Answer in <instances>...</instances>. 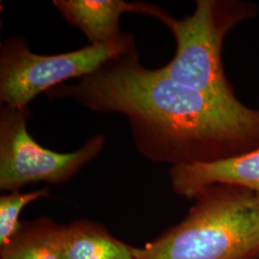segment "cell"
<instances>
[{"label":"cell","instance_id":"cell-7","mask_svg":"<svg viewBox=\"0 0 259 259\" xmlns=\"http://www.w3.org/2000/svg\"><path fill=\"white\" fill-rule=\"evenodd\" d=\"M64 19L78 28L91 46L118 47L125 33L120 18L129 13L130 3L122 0H54Z\"/></svg>","mask_w":259,"mask_h":259},{"label":"cell","instance_id":"cell-4","mask_svg":"<svg viewBox=\"0 0 259 259\" xmlns=\"http://www.w3.org/2000/svg\"><path fill=\"white\" fill-rule=\"evenodd\" d=\"M30 107H0V189L19 191L37 183L65 184L102 152L106 137L95 135L79 150L58 153L39 145L28 133Z\"/></svg>","mask_w":259,"mask_h":259},{"label":"cell","instance_id":"cell-9","mask_svg":"<svg viewBox=\"0 0 259 259\" xmlns=\"http://www.w3.org/2000/svg\"><path fill=\"white\" fill-rule=\"evenodd\" d=\"M64 226L40 216L21 221L19 231L0 247L1 259H63Z\"/></svg>","mask_w":259,"mask_h":259},{"label":"cell","instance_id":"cell-10","mask_svg":"<svg viewBox=\"0 0 259 259\" xmlns=\"http://www.w3.org/2000/svg\"><path fill=\"white\" fill-rule=\"evenodd\" d=\"M47 188L20 193L9 192L0 196V247L18 232L21 225L19 216L22 209L41 198L49 197Z\"/></svg>","mask_w":259,"mask_h":259},{"label":"cell","instance_id":"cell-3","mask_svg":"<svg viewBox=\"0 0 259 259\" xmlns=\"http://www.w3.org/2000/svg\"><path fill=\"white\" fill-rule=\"evenodd\" d=\"M129 13L160 20L175 38V55L158 68L162 74L202 93L226 99L236 98L225 74L223 44L233 28L257 16V5L240 0H197L194 13L180 19L157 5L133 2Z\"/></svg>","mask_w":259,"mask_h":259},{"label":"cell","instance_id":"cell-2","mask_svg":"<svg viewBox=\"0 0 259 259\" xmlns=\"http://www.w3.org/2000/svg\"><path fill=\"white\" fill-rule=\"evenodd\" d=\"M193 200L183 221L136 248V259L258 258V194L217 185Z\"/></svg>","mask_w":259,"mask_h":259},{"label":"cell","instance_id":"cell-1","mask_svg":"<svg viewBox=\"0 0 259 259\" xmlns=\"http://www.w3.org/2000/svg\"><path fill=\"white\" fill-rule=\"evenodd\" d=\"M91 111L125 115L142 157L171 167L237 157L259 148V110L177 83L141 65L135 37L93 73L46 93Z\"/></svg>","mask_w":259,"mask_h":259},{"label":"cell","instance_id":"cell-5","mask_svg":"<svg viewBox=\"0 0 259 259\" xmlns=\"http://www.w3.org/2000/svg\"><path fill=\"white\" fill-rule=\"evenodd\" d=\"M120 46H88L56 55L31 51L27 39L10 37L0 45V101L15 109L29 107L38 94L74 78L93 73L104 62L120 51Z\"/></svg>","mask_w":259,"mask_h":259},{"label":"cell","instance_id":"cell-6","mask_svg":"<svg viewBox=\"0 0 259 259\" xmlns=\"http://www.w3.org/2000/svg\"><path fill=\"white\" fill-rule=\"evenodd\" d=\"M169 176L172 190L189 200L217 185L241 187L259 195V148L211 162L172 166Z\"/></svg>","mask_w":259,"mask_h":259},{"label":"cell","instance_id":"cell-8","mask_svg":"<svg viewBox=\"0 0 259 259\" xmlns=\"http://www.w3.org/2000/svg\"><path fill=\"white\" fill-rule=\"evenodd\" d=\"M63 259H136V248L99 223L80 219L64 226Z\"/></svg>","mask_w":259,"mask_h":259}]
</instances>
